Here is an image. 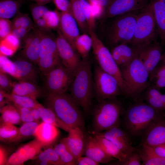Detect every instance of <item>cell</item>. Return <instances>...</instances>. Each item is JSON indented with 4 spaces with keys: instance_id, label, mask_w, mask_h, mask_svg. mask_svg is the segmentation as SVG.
<instances>
[{
    "instance_id": "6da1fadb",
    "label": "cell",
    "mask_w": 165,
    "mask_h": 165,
    "mask_svg": "<svg viewBox=\"0 0 165 165\" xmlns=\"http://www.w3.org/2000/svg\"><path fill=\"white\" fill-rule=\"evenodd\" d=\"M45 107L51 109L71 129L79 127L85 132V123L81 108L70 94L47 93Z\"/></svg>"
},
{
    "instance_id": "7a4b0ae2",
    "label": "cell",
    "mask_w": 165,
    "mask_h": 165,
    "mask_svg": "<svg viewBox=\"0 0 165 165\" xmlns=\"http://www.w3.org/2000/svg\"><path fill=\"white\" fill-rule=\"evenodd\" d=\"M70 94L86 116L90 114L94 97L91 64L88 58L82 59L69 89Z\"/></svg>"
},
{
    "instance_id": "3957f363",
    "label": "cell",
    "mask_w": 165,
    "mask_h": 165,
    "mask_svg": "<svg viewBox=\"0 0 165 165\" xmlns=\"http://www.w3.org/2000/svg\"><path fill=\"white\" fill-rule=\"evenodd\" d=\"M165 112L157 111L147 103L138 102L130 106L123 114L122 125L130 137L141 136L150 123Z\"/></svg>"
},
{
    "instance_id": "277c9868",
    "label": "cell",
    "mask_w": 165,
    "mask_h": 165,
    "mask_svg": "<svg viewBox=\"0 0 165 165\" xmlns=\"http://www.w3.org/2000/svg\"><path fill=\"white\" fill-rule=\"evenodd\" d=\"M123 113L121 104L115 98L98 101L90 113L92 134L94 135L120 125Z\"/></svg>"
},
{
    "instance_id": "5b68a950",
    "label": "cell",
    "mask_w": 165,
    "mask_h": 165,
    "mask_svg": "<svg viewBox=\"0 0 165 165\" xmlns=\"http://www.w3.org/2000/svg\"><path fill=\"white\" fill-rule=\"evenodd\" d=\"M122 66L121 74L128 91V97L136 98L148 86L149 74L144 66L139 52Z\"/></svg>"
},
{
    "instance_id": "8992f818",
    "label": "cell",
    "mask_w": 165,
    "mask_h": 165,
    "mask_svg": "<svg viewBox=\"0 0 165 165\" xmlns=\"http://www.w3.org/2000/svg\"><path fill=\"white\" fill-rule=\"evenodd\" d=\"M88 34L92 40V48L97 65L103 71L116 79L122 92L128 96V90L121 71L114 60L110 51L98 37L94 30L89 28Z\"/></svg>"
},
{
    "instance_id": "52a82bcc",
    "label": "cell",
    "mask_w": 165,
    "mask_h": 165,
    "mask_svg": "<svg viewBox=\"0 0 165 165\" xmlns=\"http://www.w3.org/2000/svg\"><path fill=\"white\" fill-rule=\"evenodd\" d=\"M140 10L131 11L116 16L107 32V38L111 45L115 46L121 43L130 44Z\"/></svg>"
},
{
    "instance_id": "ba28073f",
    "label": "cell",
    "mask_w": 165,
    "mask_h": 165,
    "mask_svg": "<svg viewBox=\"0 0 165 165\" xmlns=\"http://www.w3.org/2000/svg\"><path fill=\"white\" fill-rule=\"evenodd\" d=\"M156 28L153 10L149 3L141 9L138 14L133 37L130 44L136 47L154 41Z\"/></svg>"
},
{
    "instance_id": "9c48e42d",
    "label": "cell",
    "mask_w": 165,
    "mask_h": 165,
    "mask_svg": "<svg viewBox=\"0 0 165 165\" xmlns=\"http://www.w3.org/2000/svg\"><path fill=\"white\" fill-rule=\"evenodd\" d=\"M93 77L94 97L98 102L115 98L122 92L116 79L97 65L94 68Z\"/></svg>"
},
{
    "instance_id": "30bf717a",
    "label": "cell",
    "mask_w": 165,
    "mask_h": 165,
    "mask_svg": "<svg viewBox=\"0 0 165 165\" xmlns=\"http://www.w3.org/2000/svg\"><path fill=\"white\" fill-rule=\"evenodd\" d=\"M43 75L44 88L47 93L57 94L66 93L74 76L62 63Z\"/></svg>"
},
{
    "instance_id": "8fae6325",
    "label": "cell",
    "mask_w": 165,
    "mask_h": 165,
    "mask_svg": "<svg viewBox=\"0 0 165 165\" xmlns=\"http://www.w3.org/2000/svg\"><path fill=\"white\" fill-rule=\"evenodd\" d=\"M61 63L55 38L51 34L42 33L37 62L40 71L44 75Z\"/></svg>"
},
{
    "instance_id": "7c38bea8",
    "label": "cell",
    "mask_w": 165,
    "mask_h": 165,
    "mask_svg": "<svg viewBox=\"0 0 165 165\" xmlns=\"http://www.w3.org/2000/svg\"><path fill=\"white\" fill-rule=\"evenodd\" d=\"M56 30L57 35L55 38L56 41L62 63L66 69L74 75L80 66L82 59L60 31L58 29Z\"/></svg>"
},
{
    "instance_id": "4fadbf2b",
    "label": "cell",
    "mask_w": 165,
    "mask_h": 165,
    "mask_svg": "<svg viewBox=\"0 0 165 165\" xmlns=\"http://www.w3.org/2000/svg\"><path fill=\"white\" fill-rule=\"evenodd\" d=\"M45 146L36 138L20 147L9 158L6 165H22L33 160Z\"/></svg>"
},
{
    "instance_id": "5bb4252c",
    "label": "cell",
    "mask_w": 165,
    "mask_h": 165,
    "mask_svg": "<svg viewBox=\"0 0 165 165\" xmlns=\"http://www.w3.org/2000/svg\"><path fill=\"white\" fill-rule=\"evenodd\" d=\"M141 145L148 146L165 143V117L159 116L153 120L143 133Z\"/></svg>"
},
{
    "instance_id": "9a60e30c",
    "label": "cell",
    "mask_w": 165,
    "mask_h": 165,
    "mask_svg": "<svg viewBox=\"0 0 165 165\" xmlns=\"http://www.w3.org/2000/svg\"><path fill=\"white\" fill-rule=\"evenodd\" d=\"M149 3V0H111L104 17L112 18L129 12L139 10Z\"/></svg>"
},
{
    "instance_id": "2e32d148",
    "label": "cell",
    "mask_w": 165,
    "mask_h": 165,
    "mask_svg": "<svg viewBox=\"0 0 165 165\" xmlns=\"http://www.w3.org/2000/svg\"><path fill=\"white\" fill-rule=\"evenodd\" d=\"M162 46L154 40L145 44L140 50V56L149 75L161 61L162 55Z\"/></svg>"
},
{
    "instance_id": "e0dca14e",
    "label": "cell",
    "mask_w": 165,
    "mask_h": 165,
    "mask_svg": "<svg viewBox=\"0 0 165 165\" xmlns=\"http://www.w3.org/2000/svg\"><path fill=\"white\" fill-rule=\"evenodd\" d=\"M60 16V20L58 29L72 46L75 40L80 35L78 24L71 13L61 12Z\"/></svg>"
},
{
    "instance_id": "ac0fdd59",
    "label": "cell",
    "mask_w": 165,
    "mask_h": 165,
    "mask_svg": "<svg viewBox=\"0 0 165 165\" xmlns=\"http://www.w3.org/2000/svg\"><path fill=\"white\" fill-rule=\"evenodd\" d=\"M68 136L60 141L66 145L68 151L73 155L76 161L82 156L85 145L84 132L77 127L72 129L68 132Z\"/></svg>"
},
{
    "instance_id": "d6986e66",
    "label": "cell",
    "mask_w": 165,
    "mask_h": 165,
    "mask_svg": "<svg viewBox=\"0 0 165 165\" xmlns=\"http://www.w3.org/2000/svg\"><path fill=\"white\" fill-rule=\"evenodd\" d=\"M82 155L89 157L99 164L108 163L117 160L106 154L94 137L90 136L85 138Z\"/></svg>"
},
{
    "instance_id": "ffe728a7",
    "label": "cell",
    "mask_w": 165,
    "mask_h": 165,
    "mask_svg": "<svg viewBox=\"0 0 165 165\" xmlns=\"http://www.w3.org/2000/svg\"><path fill=\"white\" fill-rule=\"evenodd\" d=\"M10 93L31 97L36 100L42 97H46L47 94L45 88L43 89L37 84L21 81L13 82Z\"/></svg>"
},
{
    "instance_id": "44dd1931",
    "label": "cell",
    "mask_w": 165,
    "mask_h": 165,
    "mask_svg": "<svg viewBox=\"0 0 165 165\" xmlns=\"http://www.w3.org/2000/svg\"><path fill=\"white\" fill-rule=\"evenodd\" d=\"M144 44L136 47H131L127 44L121 43L115 46L110 52L118 66H122L135 56Z\"/></svg>"
},
{
    "instance_id": "7402d4cb",
    "label": "cell",
    "mask_w": 165,
    "mask_h": 165,
    "mask_svg": "<svg viewBox=\"0 0 165 165\" xmlns=\"http://www.w3.org/2000/svg\"><path fill=\"white\" fill-rule=\"evenodd\" d=\"M13 62L16 68L15 78L18 81L37 84L38 74L33 63L24 59H18Z\"/></svg>"
},
{
    "instance_id": "603a6c76",
    "label": "cell",
    "mask_w": 165,
    "mask_h": 165,
    "mask_svg": "<svg viewBox=\"0 0 165 165\" xmlns=\"http://www.w3.org/2000/svg\"><path fill=\"white\" fill-rule=\"evenodd\" d=\"M156 26L160 37L161 44H165V0H149Z\"/></svg>"
},
{
    "instance_id": "cb8c5ba5",
    "label": "cell",
    "mask_w": 165,
    "mask_h": 165,
    "mask_svg": "<svg viewBox=\"0 0 165 165\" xmlns=\"http://www.w3.org/2000/svg\"><path fill=\"white\" fill-rule=\"evenodd\" d=\"M58 135L59 131L57 127L43 122L38 124L34 136L46 146L55 141Z\"/></svg>"
},
{
    "instance_id": "d4e9b609",
    "label": "cell",
    "mask_w": 165,
    "mask_h": 165,
    "mask_svg": "<svg viewBox=\"0 0 165 165\" xmlns=\"http://www.w3.org/2000/svg\"><path fill=\"white\" fill-rule=\"evenodd\" d=\"M42 35V32L36 28V35L33 40L22 51L24 59L33 64H37L39 57Z\"/></svg>"
},
{
    "instance_id": "484cf974",
    "label": "cell",
    "mask_w": 165,
    "mask_h": 165,
    "mask_svg": "<svg viewBox=\"0 0 165 165\" xmlns=\"http://www.w3.org/2000/svg\"><path fill=\"white\" fill-rule=\"evenodd\" d=\"M93 136L102 149L108 155L120 162L123 161L127 159L126 155L111 141L97 134Z\"/></svg>"
},
{
    "instance_id": "4316f807",
    "label": "cell",
    "mask_w": 165,
    "mask_h": 165,
    "mask_svg": "<svg viewBox=\"0 0 165 165\" xmlns=\"http://www.w3.org/2000/svg\"><path fill=\"white\" fill-rule=\"evenodd\" d=\"M37 109L43 122L51 124L68 132L72 129L64 123L50 109L41 104Z\"/></svg>"
},
{
    "instance_id": "83f0119b",
    "label": "cell",
    "mask_w": 165,
    "mask_h": 165,
    "mask_svg": "<svg viewBox=\"0 0 165 165\" xmlns=\"http://www.w3.org/2000/svg\"><path fill=\"white\" fill-rule=\"evenodd\" d=\"M0 122L1 123H10L14 125L22 122L20 114L16 107L9 102L0 108Z\"/></svg>"
},
{
    "instance_id": "f1b7e54d",
    "label": "cell",
    "mask_w": 165,
    "mask_h": 165,
    "mask_svg": "<svg viewBox=\"0 0 165 165\" xmlns=\"http://www.w3.org/2000/svg\"><path fill=\"white\" fill-rule=\"evenodd\" d=\"M23 0H1L0 18L9 19L19 13Z\"/></svg>"
},
{
    "instance_id": "f546056e",
    "label": "cell",
    "mask_w": 165,
    "mask_h": 165,
    "mask_svg": "<svg viewBox=\"0 0 165 165\" xmlns=\"http://www.w3.org/2000/svg\"><path fill=\"white\" fill-rule=\"evenodd\" d=\"M92 40L88 34L83 33L76 38L72 45L82 59H88L92 48Z\"/></svg>"
},
{
    "instance_id": "4dcf8cb0",
    "label": "cell",
    "mask_w": 165,
    "mask_h": 165,
    "mask_svg": "<svg viewBox=\"0 0 165 165\" xmlns=\"http://www.w3.org/2000/svg\"><path fill=\"white\" fill-rule=\"evenodd\" d=\"M70 1L72 6V13L77 22L80 30L83 33L88 34L89 27L80 0Z\"/></svg>"
},
{
    "instance_id": "1f68e13d",
    "label": "cell",
    "mask_w": 165,
    "mask_h": 165,
    "mask_svg": "<svg viewBox=\"0 0 165 165\" xmlns=\"http://www.w3.org/2000/svg\"><path fill=\"white\" fill-rule=\"evenodd\" d=\"M33 160L41 165H63L53 148L51 147L41 151Z\"/></svg>"
},
{
    "instance_id": "d6a6232c",
    "label": "cell",
    "mask_w": 165,
    "mask_h": 165,
    "mask_svg": "<svg viewBox=\"0 0 165 165\" xmlns=\"http://www.w3.org/2000/svg\"><path fill=\"white\" fill-rule=\"evenodd\" d=\"M5 96L9 102L22 107L37 108L41 105L36 99L27 96L14 94L6 92Z\"/></svg>"
},
{
    "instance_id": "836d02e7",
    "label": "cell",
    "mask_w": 165,
    "mask_h": 165,
    "mask_svg": "<svg viewBox=\"0 0 165 165\" xmlns=\"http://www.w3.org/2000/svg\"><path fill=\"white\" fill-rule=\"evenodd\" d=\"M160 92L155 87H151L146 91L144 99L146 103L156 110L165 112V107L161 99Z\"/></svg>"
},
{
    "instance_id": "e575fe53",
    "label": "cell",
    "mask_w": 165,
    "mask_h": 165,
    "mask_svg": "<svg viewBox=\"0 0 165 165\" xmlns=\"http://www.w3.org/2000/svg\"><path fill=\"white\" fill-rule=\"evenodd\" d=\"M96 134L104 137L111 141L123 153L126 155L127 158L135 149L133 146L127 145L108 130L104 131Z\"/></svg>"
},
{
    "instance_id": "d590c367",
    "label": "cell",
    "mask_w": 165,
    "mask_h": 165,
    "mask_svg": "<svg viewBox=\"0 0 165 165\" xmlns=\"http://www.w3.org/2000/svg\"><path fill=\"white\" fill-rule=\"evenodd\" d=\"M19 128L10 123L0 124V140L6 144L12 143L17 136Z\"/></svg>"
},
{
    "instance_id": "8d00e7d4",
    "label": "cell",
    "mask_w": 165,
    "mask_h": 165,
    "mask_svg": "<svg viewBox=\"0 0 165 165\" xmlns=\"http://www.w3.org/2000/svg\"><path fill=\"white\" fill-rule=\"evenodd\" d=\"M38 125V123L34 121L24 123L19 128L18 134L12 143H18L34 136Z\"/></svg>"
},
{
    "instance_id": "74e56055",
    "label": "cell",
    "mask_w": 165,
    "mask_h": 165,
    "mask_svg": "<svg viewBox=\"0 0 165 165\" xmlns=\"http://www.w3.org/2000/svg\"><path fill=\"white\" fill-rule=\"evenodd\" d=\"M141 145V149L139 151L142 165H165V158L156 155L145 146Z\"/></svg>"
},
{
    "instance_id": "f35d334b",
    "label": "cell",
    "mask_w": 165,
    "mask_h": 165,
    "mask_svg": "<svg viewBox=\"0 0 165 165\" xmlns=\"http://www.w3.org/2000/svg\"><path fill=\"white\" fill-rule=\"evenodd\" d=\"M11 21L12 29L22 27L33 30L36 28L35 24L27 14L20 11Z\"/></svg>"
},
{
    "instance_id": "ab89813d",
    "label": "cell",
    "mask_w": 165,
    "mask_h": 165,
    "mask_svg": "<svg viewBox=\"0 0 165 165\" xmlns=\"http://www.w3.org/2000/svg\"><path fill=\"white\" fill-rule=\"evenodd\" d=\"M150 80L154 82L155 87L161 88L165 87V67L162 65L156 68L150 75Z\"/></svg>"
},
{
    "instance_id": "60d3db41",
    "label": "cell",
    "mask_w": 165,
    "mask_h": 165,
    "mask_svg": "<svg viewBox=\"0 0 165 165\" xmlns=\"http://www.w3.org/2000/svg\"><path fill=\"white\" fill-rule=\"evenodd\" d=\"M89 27L94 30L95 27L96 18L90 4L86 0H80Z\"/></svg>"
},
{
    "instance_id": "b9f144b4",
    "label": "cell",
    "mask_w": 165,
    "mask_h": 165,
    "mask_svg": "<svg viewBox=\"0 0 165 165\" xmlns=\"http://www.w3.org/2000/svg\"><path fill=\"white\" fill-rule=\"evenodd\" d=\"M108 163L112 165H140L142 164V161L139 151H136L134 149L125 160L122 162L118 160L111 161Z\"/></svg>"
},
{
    "instance_id": "7bdbcfd3",
    "label": "cell",
    "mask_w": 165,
    "mask_h": 165,
    "mask_svg": "<svg viewBox=\"0 0 165 165\" xmlns=\"http://www.w3.org/2000/svg\"><path fill=\"white\" fill-rule=\"evenodd\" d=\"M0 69L15 78L16 68L14 62L4 55L0 57Z\"/></svg>"
},
{
    "instance_id": "ee69618b",
    "label": "cell",
    "mask_w": 165,
    "mask_h": 165,
    "mask_svg": "<svg viewBox=\"0 0 165 165\" xmlns=\"http://www.w3.org/2000/svg\"><path fill=\"white\" fill-rule=\"evenodd\" d=\"M30 9L34 22L39 19L44 18L50 10L45 5L36 3L31 5Z\"/></svg>"
},
{
    "instance_id": "f6af8a7d",
    "label": "cell",
    "mask_w": 165,
    "mask_h": 165,
    "mask_svg": "<svg viewBox=\"0 0 165 165\" xmlns=\"http://www.w3.org/2000/svg\"><path fill=\"white\" fill-rule=\"evenodd\" d=\"M49 27L51 29L58 28L60 20V13L57 10H49L44 17Z\"/></svg>"
},
{
    "instance_id": "bcb514c9",
    "label": "cell",
    "mask_w": 165,
    "mask_h": 165,
    "mask_svg": "<svg viewBox=\"0 0 165 165\" xmlns=\"http://www.w3.org/2000/svg\"><path fill=\"white\" fill-rule=\"evenodd\" d=\"M107 130L127 145L133 146L131 137L124 129L120 127V125L114 126Z\"/></svg>"
},
{
    "instance_id": "7dc6e473",
    "label": "cell",
    "mask_w": 165,
    "mask_h": 165,
    "mask_svg": "<svg viewBox=\"0 0 165 165\" xmlns=\"http://www.w3.org/2000/svg\"><path fill=\"white\" fill-rule=\"evenodd\" d=\"M12 30V21L9 19H0V39H4L11 34Z\"/></svg>"
},
{
    "instance_id": "c3c4849f",
    "label": "cell",
    "mask_w": 165,
    "mask_h": 165,
    "mask_svg": "<svg viewBox=\"0 0 165 165\" xmlns=\"http://www.w3.org/2000/svg\"><path fill=\"white\" fill-rule=\"evenodd\" d=\"M63 165H76V160L67 147L58 154Z\"/></svg>"
},
{
    "instance_id": "681fc988",
    "label": "cell",
    "mask_w": 165,
    "mask_h": 165,
    "mask_svg": "<svg viewBox=\"0 0 165 165\" xmlns=\"http://www.w3.org/2000/svg\"><path fill=\"white\" fill-rule=\"evenodd\" d=\"M8 74L1 69L0 70V89L9 93L11 91L13 82L8 75Z\"/></svg>"
},
{
    "instance_id": "f907efd6",
    "label": "cell",
    "mask_w": 165,
    "mask_h": 165,
    "mask_svg": "<svg viewBox=\"0 0 165 165\" xmlns=\"http://www.w3.org/2000/svg\"><path fill=\"white\" fill-rule=\"evenodd\" d=\"M13 104L20 114L22 122L24 123L34 121L31 114V108L22 107Z\"/></svg>"
},
{
    "instance_id": "816d5d0a",
    "label": "cell",
    "mask_w": 165,
    "mask_h": 165,
    "mask_svg": "<svg viewBox=\"0 0 165 165\" xmlns=\"http://www.w3.org/2000/svg\"><path fill=\"white\" fill-rule=\"evenodd\" d=\"M57 9L61 12L72 13V6L70 0H53Z\"/></svg>"
},
{
    "instance_id": "f5cc1de1",
    "label": "cell",
    "mask_w": 165,
    "mask_h": 165,
    "mask_svg": "<svg viewBox=\"0 0 165 165\" xmlns=\"http://www.w3.org/2000/svg\"><path fill=\"white\" fill-rule=\"evenodd\" d=\"M145 146L149 150L156 155L165 158V143L153 146Z\"/></svg>"
},
{
    "instance_id": "db71d44e",
    "label": "cell",
    "mask_w": 165,
    "mask_h": 165,
    "mask_svg": "<svg viewBox=\"0 0 165 165\" xmlns=\"http://www.w3.org/2000/svg\"><path fill=\"white\" fill-rule=\"evenodd\" d=\"M32 30L19 27L12 29L11 35L18 40L23 39Z\"/></svg>"
},
{
    "instance_id": "11a10c76",
    "label": "cell",
    "mask_w": 165,
    "mask_h": 165,
    "mask_svg": "<svg viewBox=\"0 0 165 165\" xmlns=\"http://www.w3.org/2000/svg\"><path fill=\"white\" fill-rule=\"evenodd\" d=\"M36 27L44 34H51V29L48 26L44 18L38 19L34 22Z\"/></svg>"
},
{
    "instance_id": "9f6ffc18",
    "label": "cell",
    "mask_w": 165,
    "mask_h": 165,
    "mask_svg": "<svg viewBox=\"0 0 165 165\" xmlns=\"http://www.w3.org/2000/svg\"><path fill=\"white\" fill-rule=\"evenodd\" d=\"M10 148L4 146L1 144L0 146V165H6L9 158L10 151Z\"/></svg>"
},
{
    "instance_id": "6f0895ef",
    "label": "cell",
    "mask_w": 165,
    "mask_h": 165,
    "mask_svg": "<svg viewBox=\"0 0 165 165\" xmlns=\"http://www.w3.org/2000/svg\"><path fill=\"white\" fill-rule=\"evenodd\" d=\"M100 164L86 156H82L77 160V165H98Z\"/></svg>"
},
{
    "instance_id": "680465c9",
    "label": "cell",
    "mask_w": 165,
    "mask_h": 165,
    "mask_svg": "<svg viewBox=\"0 0 165 165\" xmlns=\"http://www.w3.org/2000/svg\"><path fill=\"white\" fill-rule=\"evenodd\" d=\"M90 4L98 5L102 8L105 12L111 0H86Z\"/></svg>"
},
{
    "instance_id": "91938a15",
    "label": "cell",
    "mask_w": 165,
    "mask_h": 165,
    "mask_svg": "<svg viewBox=\"0 0 165 165\" xmlns=\"http://www.w3.org/2000/svg\"><path fill=\"white\" fill-rule=\"evenodd\" d=\"M6 91L2 90H0V108H1L9 102L6 98L5 94Z\"/></svg>"
},
{
    "instance_id": "94428289",
    "label": "cell",
    "mask_w": 165,
    "mask_h": 165,
    "mask_svg": "<svg viewBox=\"0 0 165 165\" xmlns=\"http://www.w3.org/2000/svg\"><path fill=\"white\" fill-rule=\"evenodd\" d=\"M31 114L34 121L38 123L40 118L39 112L37 108L31 109Z\"/></svg>"
},
{
    "instance_id": "6125c7cd",
    "label": "cell",
    "mask_w": 165,
    "mask_h": 165,
    "mask_svg": "<svg viewBox=\"0 0 165 165\" xmlns=\"http://www.w3.org/2000/svg\"><path fill=\"white\" fill-rule=\"evenodd\" d=\"M0 51L2 53L6 56H10L13 52V51L10 49L2 46H1Z\"/></svg>"
},
{
    "instance_id": "be15d7a7",
    "label": "cell",
    "mask_w": 165,
    "mask_h": 165,
    "mask_svg": "<svg viewBox=\"0 0 165 165\" xmlns=\"http://www.w3.org/2000/svg\"><path fill=\"white\" fill-rule=\"evenodd\" d=\"M35 2V3L38 4L42 5H45L46 4L49 3L52 1H53V0H30Z\"/></svg>"
},
{
    "instance_id": "e7e4bbea",
    "label": "cell",
    "mask_w": 165,
    "mask_h": 165,
    "mask_svg": "<svg viewBox=\"0 0 165 165\" xmlns=\"http://www.w3.org/2000/svg\"><path fill=\"white\" fill-rule=\"evenodd\" d=\"M161 99L165 107V94H161Z\"/></svg>"
},
{
    "instance_id": "03108f58",
    "label": "cell",
    "mask_w": 165,
    "mask_h": 165,
    "mask_svg": "<svg viewBox=\"0 0 165 165\" xmlns=\"http://www.w3.org/2000/svg\"><path fill=\"white\" fill-rule=\"evenodd\" d=\"M161 61L163 62V65L165 67V52L163 54H162Z\"/></svg>"
},
{
    "instance_id": "003e7915",
    "label": "cell",
    "mask_w": 165,
    "mask_h": 165,
    "mask_svg": "<svg viewBox=\"0 0 165 165\" xmlns=\"http://www.w3.org/2000/svg\"><path fill=\"white\" fill-rule=\"evenodd\" d=\"M164 117H165V114H164Z\"/></svg>"
}]
</instances>
